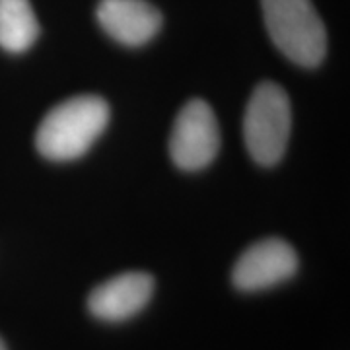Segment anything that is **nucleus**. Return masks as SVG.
<instances>
[{"label":"nucleus","instance_id":"obj_1","mask_svg":"<svg viewBox=\"0 0 350 350\" xmlns=\"http://www.w3.org/2000/svg\"><path fill=\"white\" fill-rule=\"evenodd\" d=\"M107 123V101L100 96H75L43 117L36 133V146L45 160L72 162L94 146Z\"/></svg>","mask_w":350,"mask_h":350},{"label":"nucleus","instance_id":"obj_2","mask_svg":"<svg viewBox=\"0 0 350 350\" xmlns=\"http://www.w3.org/2000/svg\"><path fill=\"white\" fill-rule=\"evenodd\" d=\"M267 31L286 59L304 68L323 63L327 31L312 0H261Z\"/></svg>","mask_w":350,"mask_h":350},{"label":"nucleus","instance_id":"obj_3","mask_svg":"<svg viewBox=\"0 0 350 350\" xmlns=\"http://www.w3.org/2000/svg\"><path fill=\"white\" fill-rule=\"evenodd\" d=\"M292 131V107L286 92L275 82H261L253 90L245 117L243 140L259 165H275L286 152Z\"/></svg>","mask_w":350,"mask_h":350},{"label":"nucleus","instance_id":"obj_4","mask_svg":"<svg viewBox=\"0 0 350 350\" xmlns=\"http://www.w3.org/2000/svg\"><path fill=\"white\" fill-rule=\"evenodd\" d=\"M220 150V129L213 107L204 100L187 101L175 117L170 156L183 172H199L211 165Z\"/></svg>","mask_w":350,"mask_h":350},{"label":"nucleus","instance_id":"obj_5","mask_svg":"<svg viewBox=\"0 0 350 350\" xmlns=\"http://www.w3.org/2000/svg\"><path fill=\"white\" fill-rule=\"evenodd\" d=\"M298 271V253L280 238H267L239 255L232 282L241 292H261L286 282Z\"/></svg>","mask_w":350,"mask_h":350},{"label":"nucleus","instance_id":"obj_6","mask_svg":"<svg viewBox=\"0 0 350 350\" xmlns=\"http://www.w3.org/2000/svg\"><path fill=\"white\" fill-rule=\"evenodd\" d=\"M152 294V275L142 271H129L94 288L88 298V310L101 321H126L148 306Z\"/></svg>","mask_w":350,"mask_h":350},{"label":"nucleus","instance_id":"obj_7","mask_svg":"<svg viewBox=\"0 0 350 350\" xmlns=\"http://www.w3.org/2000/svg\"><path fill=\"white\" fill-rule=\"evenodd\" d=\"M96 16L103 31L126 47L148 43L162 27V14L146 0H100Z\"/></svg>","mask_w":350,"mask_h":350},{"label":"nucleus","instance_id":"obj_8","mask_svg":"<svg viewBox=\"0 0 350 350\" xmlns=\"http://www.w3.org/2000/svg\"><path fill=\"white\" fill-rule=\"evenodd\" d=\"M39 38V22L29 0H0V47L24 53Z\"/></svg>","mask_w":350,"mask_h":350},{"label":"nucleus","instance_id":"obj_9","mask_svg":"<svg viewBox=\"0 0 350 350\" xmlns=\"http://www.w3.org/2000/svg\"><path fill=\"white\" fill-rule=\"evenodd\" d=\"M0 350H6V345H4V340L0 338Z\"/></svg>","mask_w":350,"mask_h":350}]
</instances>
